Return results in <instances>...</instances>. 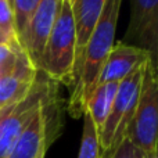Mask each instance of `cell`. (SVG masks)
<instances>
[{
  "mask_svg": "<svg viewBox=\"0 0 158 158\" xmlns=\"http://www.w3.org/2000/svg\"><path fill=\"white\" fill-rule=\"evenodd\" d=\"M122 0H107L94 31L78 64L77 85L74 86L69 111L74 117H81L86 111L87 100L98 83L101 69L114 46L117 22Z\"/></svg>",
  "mask_w": 158,
  "mask_h": 158,
  "instance_id": "cell-1",
  "label": "cell"
},
{
  "mask_svg": "<svg viewBox=\"0 0 158 158\" xmlns=\"http://www.w3.org/2000/svg\"><path fill=\"white\" fill-rule=\"evenodd\" d=\"M38 71L65 85H74L77 79V35L69 0H63L57 21L39 58Z\"/></svg>",
  "mask_w": 158,
  "mask_h": 158,
  "instance_id": "cell-2",
  "label": "cell"
},
{
  "mask_svg": "<svg viewBox=\"0 0 158 158\" xmlns=\"http://www.w3.org/2000/svg\"><path fill=\"white\" fill-rule=\"evenodd\" d=\"M158 131V81L157 63L148 60L143 67L139 98L132 121L126 129V139L131 140L144 156L157 154Z\"/></svg>",
  "mask_w": 158,
  "mask_h": 158,
  "instance_id": "cell-3",
  "label": "cell"
},
{
  "mask_svg": "<svg viewBox=\"0 0 158 158\" xmlns=\"http://www.w3.org/2000/svg\"><path fill=\"white\" fill-rule=\"evenodd\" d=\"M143 67L129 74L118 83L114 103L103 125V129L98 135L100 151L107 158L114 153V150L126 136V129L132 121V117L136 110L137 98H139Z\"/></svg>",
  "mask_w": 158,
  "mask_h": 158,
  "instance_id": "cell-4",
  "label": "cell"
},
{
  "mask_svg": "<svg viewBox=\"0 0 158 158\" xmlns=\"http://www.w3.org/2000/svg\"><path fill=\"white\" fill-rule=\"evenodd\" d=\"M53 98L54 93L50 92V94L42 101L32 119L19 135L7 158H38L40 153L47 151L50 143L57 135V131L52 126L50 117Z\"/></svg>",
  "mask_w": 158,
  "mask_h": 158,
  "instance_id": "cell-5",
  "label": "cell"
},
{
  "mask_svg": "<svg viewBox=\"0 0 158 158\" xmlns=\"http://www.w3.org/2000/svg\"><path fill=\"white\" fill-rule=\"evenodd\" d=\"M122 42L146 50L157 63L158 0H132L128 32Z\"/></svg>",
  "mask_w": 158,
  "mask_h": 158,
  "instance_id": "cell-6",
  "label": "cell"
},
{
  "mask_svg": "<svg viewBox=\"0 0 158 158\" xmlns=\"http://www.w3.org/2000/svg\"><path fill=\"white\" fill-rule=\"evenodd\" d=\"M50 92L52 90L49 85L36 78L27 97L14 106V108L3 122L2 132H0V158H7L10 156L17 139L32 119L33 114L39 108L42 101L50 94Z\"/></svg>",
  "mask_w": 158,
  "mask_h": 158,
  "instance_id": "cell-7",
  "label": "cell"
},
{
  "mask_svg": "<svg viewBox=\"0 0 158 158\" xmlns=\"http://www.w3.org/2000/svg\"><path fill=\"white\" fill-rule=\"evenodd\" d=\"M61 6H63V0H39L25 29L21 49L25 52L36 69L47 36L61 11Z\"/></svg>",
  "mask_w": 158,
  "mask_h": 158,
  "instance_id": "cell-8",
  "label": "cell"
},
{
  "mask_svg": "<svg viewBox=\"0 0 158 158\" xmlns=\"http://www.w3.org/2000/svg\"><path fill=\"white\" fill-rule=\"evenodd\" d=\"M150 58V54L143 49H139L132 44H126L123 42L114 43L108 58L101 69L97 86L101 83H107V82L119 83L129 74L144 65Z\"/></svg>",
  "mask_w": 158,
  "mask_h": 158,
  "instance_id": "cell-9",
  "label": "cell"
},
{
  "mask_svg": "<svg viewBox=\"0 0 158 158\" xmlns=\"http://www.w3.org/2000/svg\"><path fill=\"white\" fill-rule=\"evenodd\" d=\"M38 72L25 52H21L14 71L0 78V108L27 97L38 78Z\"/></svg>",
  "mask_w": 158,
  "mask_h": 158,
  "instance_id": "cell-10",
  "label": "cell"
},
{
  "mask_svg": "<svg viewBox=\"0 0 158 158\" xmlns=\"http://www.w3.org/2000/svg\"><path fill=\"white\" fill-rule=\"evenodd\" d=\"M106 2L107 0H71L77 35V71L83 49L100 19Z\"/></svg>",
  "mask_w": 158,
  "mask_h": 158,
  "instance_id": "cell-11",
  "label": "cell"
},
{
  "mask_svg": "<svg viewBox=\"0 0 158 158\" xmlns=\"http://www.w3.org/2000/svg\"><path fill=\"white\" fill-rule=\"evenodd\" d=\"M118 89L117 82H107L101 83L93 90L90 98L86 104V112L90 115L93 123L96 126L97 135H100L103 125L106 122L108 112L111 110V106L114 103L115 93Z\"/></svg>",
  "mask_w": 158,
  "mask_h": 158,
  "instance_id": "cell-12",
  "label": "cell"
},
{
  "mask_svg": "<svg viewBox=\"0 0 158 158\" xmlns=\"http://www.w3.org/2000/svg\"><path fill=\"white\" fill-rule=\"evenodd\" d=\"M82 117H83V132H82V142L78 158H100L101 151L96 126L86 111Z\"/></svg>",
  "mask_w": 158,
  "mask_h": 158,
  "instance_id": "cell-13",
  "label": "cell"
},
{
  "mask_svg": "<svg viewBox=\"0 0 158 158\" xmlns=\"http://www.w3.org/2000/svg\"><path fill=\"white\" fill-rule=\"evenodd\" d=\"M39 0H11V8L14 13V22H15V32L18 38V43L21 46L24 39L25 29L28 27V22L31 15L33 14Z\"/></svg>",
  "mask_w": 158,
  "mask_h": 158,
  "instance_id": "cell-14",
  "label": "cell"
},
{
  "mask_svg": "<svg viewBox=\"0 0 158 158\" xmlns=\"http://www.w3.org/2000/svg\"><path fill=\"white\" fill-rule=\"evenodd\" d=\"M0 31L4 33V36L8 39L10 44L14 49H21L18 43V38H17L14 13L11 8L10 0H0Z\"/></svg>",
  "mask_w": 158,
  "mask_h": 158,
  "instance_id": "cell-15",
  "label": "cell"
},
{
  "mask_svg": "<svg viewBox=\"0 0 158 158\" xmlns=\"http://www.w3.org/2000/svg\"><path fill=\"white\" fill-rule=\"evenodd\" d=\"M21 52L24 50H14L7 44H0V78L14 71Z\"/></svg>",
  "mask_w": 158,
  "mask_h": 158,
  "instance_id": "cell-16",
  "label": "cell"
},
{
  "mask_svg": "<svg viewBox=\"0 0 158 158\" xmlns=\"http://www.w3.org/2000/svg\"><path fill=\"white\" fill-rule=\"evenodd\" d=\"M108 158H144V154L125 137Z\"/></svg>",
  "mask_w": 158,
  "mask_h": 158,
  "instance_id": "cell-17",
  "label": "cell"
},
{
  "mask_svg": "<svg viewBox=\"0 0 158 158\" xmlns=\"http://www.w3.org/2000/svg\"><path fill=\"white\" fill-rule=\"evenodd\" d=\"M0 44H7V46H10L11 49H14V47L10 44V42H8V39L6 38V36H4V33H3L2 31H0ZM14 50H21V49H14Z\"/></svg>",
  "mask_w": 158,
  "mask_h": 158,
  "instance_id": "cell-18",
  "label": "cell"
},
{
  "mask_svg": "<svg viewBox=\"0 0 158 158\" xmlns=\"http://www.w3.org/2000/svg\"><path fill=\"white\" fill-rule=\"evenodd\" d=\"M144 158H157V154H148V156H144Z\"/></svg>",
  "mask_w": 158,
  "mask_h": 158,
  "instance_id": "cell-19",
  "label": "cell"
},
{
  "mask_svg": "<svg viewBox=\"0 0 158 158\" xmlns=\"http://www.w3.org/2000/svg\"><path fill=\"white\" fill-rule=\"evenodd\" d=\"M46 153H47V151H43V153H40L38 158H46Z\"/></svg>",
  "mask_w": 158,
  "mask_h": 158,
  "instance_id": "cell-20",
  "label": "cell"
},
{
  "mask_svg": "<svg viewBox=\"0 0 158 158\" xmlns=\"http://www.w3.org/2000/svg\"><path fill=\"white\" fill-rule=\"evenodd\" d=\"M100 158H107V157L104 156V154H100Z\"/></svg>",
  "mask_w": 158,
  "mask_h": 158,
  "instance_id": "cell-21",
  "label": "cell"
},
{
  "mask_svg": "<svg viewBox=\"0 0 158 158\" xmlns=\"http://www.w3.org/2000/svg\"><path fill=\"white\" fill-rule=\"evenodd\" d=\"M10 3H11V0H10Z\"/></svg>",
  "mask_w": 158,
  "mask_h": 158,
  "instance_id": "cell-22",
  "label": "cell"
},
{
  "mask_svg": "<svg viewBox=\"0 0 158 158\" xmlns=\"http://www.w3.org/2000/svg\"><path fill=\"white\" fill-rule=\"evenodd\" d=\"M69 2H71V0H69Z\"/></svg>",
  "mask_w": 158,
  "mask_h": 158,
  "instance_id": "cell-23",
  "label": "cell"
}]
</instances>
